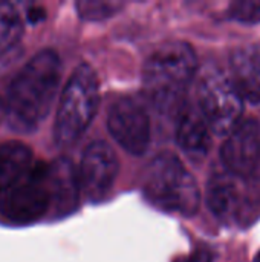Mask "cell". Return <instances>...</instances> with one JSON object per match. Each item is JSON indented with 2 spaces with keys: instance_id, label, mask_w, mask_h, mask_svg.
<instances>
[{
  "instance_id": "7c38bea8",
  "label": "cell",
  "mask_w": 260,
  "mask_h": 262,
  "mask_svg": "<svg viewBox=\"0 0 260 262\" xmlns=\"http://www.w3.org/2000/svg\"><path fill=\"white\" fill-rule=\"evenodd\" d=\"M231 81L242 100L260 104V43L233 51L230 58Z\"/></svg>"
},
{
  "instance_id": "277c9868",
  "label": "cell",
  "mask_w": 260,
  "mask_h": 262,
  "mask_svg": "<svg viewBox=\"0 0 260 262\" xmlns=\"http://www.w3.org/2000/svg\"><path fill=\"white\" fill-rule=\"evenodd\" d=\"M198 68L193 48L184 41H167L144 63V86L156 104L172 106L192 83Z\"/></svg>"
},
{
  "instance_id": "5bb4252c",
  "label": "cell",
  "mask_w": 260,
  "mask_h": 262,
  "mask_svg": "<svg viewBox=\"0 0 260 262\" xmlns=\"http://www.w3.org/2000/svg\"><path fill=\"white\" fill-rule=\"evenodd\" d=\"M210 126L202 115L188 109L185 111L178 123L176 141L184 154L193 160H202L211 146Z\"/></svg>"
},
{
  "instance_id": "ba28073f",
  "label": "cell",
  "mask_w": 260,
  "mask_h": 262,
  "mask_svg": "<svg viewBox=\"0 0 260 262\" xmlns=\"http://www.w3.org/2000/svg\"><path fill=\"white\" fill-rule=\"evenodd\" d=\"M107 129L113 140L132 155H143L149 147V115L146 109L132 98H121L110 107Z\"/></svg>"
},
{
  "instance_id": "52a82bcc",
  "label": "cell",
  "mask_w": 260,
  "mask_h": 262,
  "mask_svg": "<svg viewBox=\"0 0 260 262\" xmlns=\"http://www.w3.org/2000/svg\"><path fill=\"white\" fill-rule=\"evenodd\" d=\"M221 158L225 170L241 180L259 177L260 124L254 118L241 121L227 135Z\"/></svg>"
},
{
  "instance_id": "3957f363",
  "label": "cell",
  "mask_w": 260,
  "mask_h": 262,
  "mask_svg": "<svg viewBox=\"0 0 260 262\" xmlns=\"http://www.w3.org/2000/svg\"><path fill=\"white\" fill-rule=\"evenodd\" d=\"M100 103L97 72L87 63L78 64L70 74L57 107L54 140L58 146L75 143L93 120Z\"/></svg>"
},
{
  "instance_id": "30bf717a",
  "label": "cell",
  "mask_w": 260,
  "mask_h": 262,
  "mask_svg": "<svg viewBox=\"0 0 260 262\" xmlns=\"http://www.w3.org/2000/svg\"><path fill=\"white\" fill-rule=\"evenodd\" d=\"M48 178L52 192V215L61 218L78 207L80 180L74 164L66 158H58L48 167Z\"/></svg>"
},
{
  "instance_id": "8fae6325",
  "label": "cell",
  "mask_w": 260,
  "mask_h": 262,
  "mask_svg": "<svg viewBox=\"0 0 260 262\" xmlns=\"http://www.w3.org/2000/svg\"><path fill=\"white\" fill-rule=\"evenodd\" d=\"M239 178L218 172L208 180L207 203L213 215L224 223H236L244 210V195L238 184Z\"/></svg>"
},
{
  "instance_id": "d6986e66",
  "label": "cell",
  "mask_w": 260,
  "mask_h": 262,
  "mask_svg": "<svg viewBox=\"0 0 260 262\" xmlns=\"http://www.w3.org/2000/svg\"><path fill=\"white\" fill-rule=\"evenodd\" d=\"M46 12L41 6H31L26 12V17H28V21L29 23H38L44 18Z\"/></svg>"
},
{
  "instance_id": "2e32d148",
  "label": "cell",
  "mask_w": 260,
  "mask_h": 262,
  "mask_svg": "<svg viewBox=\"0 0 260 262\" xmlns=\"http://www.w3.org/2000/svg\"><path fill=\"white\" fill-rule=\"evenodd\" d=\"M124 5L120 2H93V0H80L75 3V8L78 11V15L89 21H100L106 20L116 12Z\"/></svg>"
},
{
  "instance_id": "e0dca14e",
  "label": "cell",
  "mask_w": 260,
  "mask_h": 262,
  "mask_svg": "<svg viewBox=\"0 0 260 262\" xmlns=\"http://www.w3.org/2000/svg\"><path fill=\"white\" fill-rule=\"evenodd\" d=\"M228 17L241 23H259L260 21V2L257 0H238L230 3Z\"/></svg>"
},
{
  "instance_id": "ac0fdd59",
  "label": "cell",
  "mask_w": 260,
  "mask_h": 262,
  "mask_svg": "<svg viewBox=\"0 0 260 262\" xmlns=\"http://www.w3.org/2000/svg\"><path fill=\"white\" fill-rule=\"evenodd\" d=\"M175 262H211V255L205 249H198L187 256L178 258Z\"/></svg>"
},
{
  "instance_id": "7a4b0ae2",
  "label": "cell",
  "mask_w": 260,
  "mask_h": 262,
  "mask_svg": "<svg viewBox=\"0 0 260 262\" xmlns=\"http://www.w3.org/2000/svg\"><path fill=\"white\" fill-rule=\"evenodd\" d=\"M144 196L159 210L193 216L199 210L201 193L195 177L179 158L162 152L153 158L143 177Z\"/></svg>"
},
{
  "instance_id": "5b68a950",
  "label": "cell",
  "mask_w": 260,
  "mask_h": 262,
  "mask_svg": "<svg viewBox=\"0 0 260 262\" xmlns=\"http://www.w3.org/2000/svg\"><path fill=\"white\" fill-rule=\"evenodd\" d=\"M49 164L37 163L29 173L0 195V216L14 226H26L52 212V192L48 178Z\"/></svg>"
},
{
  "instance_id": "6da1fadb",
  "label": "cell",
  "mask_w": 260,
  "mask_h": 262,
  "mask_svg": "<svg viewBox=\"0 0 260 262\" xmlns=\"http://www.w3.org/2000/svg\"><path fill=\"white\" fill-rule=\"evenodd\" d=\"M61 61L55 51L41 49L32 55L8 86L5 118L17 134H31L48 117L58 92Z\"/></svg>"
},
{
  "instance_id": "8992f818",
  "label": "cell",
  "mask_w": 260,
  "mask_h": 262,
  "mask_svg": "<svg viewBox=\"0 0 260 262\" xmlns=\"http://www.w3.org/2000/svg\"><path fill=\"white\" fill-rule=\"evenodd\" d=\"M201 115L216 135H228L242 120L244 100L224 72L207 69L198 86Z\"/></svg>"
},
{
  "instance_id": "44dd1931",
  "label": "cell",
  "mask_w": 260,
  "mask_h": 262,
  "mask_svg": "<svg viewBox=\"0 0 260 262\" xmlns=\"http://www.w3.org/2000/svg\"><path fill=\"white\" fill-rule=\"evenodd\" d=\"M254 262H260V252L257 253V256H256V259H254Z\"/></svg>"
},
{
  "instance_id": "9a60e30c",
  "label": "cell",
  "mask_w": 260,
  "mask_h": 262,
  "mask_svg": "<svg viewBox=\"0 0 260 262\" xmlns=\"http://www.w3.org/2000/svg\"><path fill=\"white\" fill-rule=\"evenodd\" d=\"M23 34L20 12L14 3L0 2V54L11 49Z\"/></svg>"
},
{
  "instance_id": "9c48e42d",
  "label": "cell",
  "mask_w": 260,
  "mask_h": 262,
  "mask_svg": "<svg viewBox=\"0 0 260 262\" xmlns=\"http://www.w3.org/2000/svg\"><path fill=\"white\" fill-rule=\"evenodd\" d=\"M118 169V158L107 143H90L83 152L78 169L81 192L93 203L101 201L110 192Z\"/></svg>"
},
{
  "instance_id": "4fadbf2b",
  "label": "cell",
  "mask_w": 260,
  "mask_h": 262,
  "mask_svg": "<svg viewBox=\"0 0 260 262\" xmlns=\"http://www.w3.org/2000/svg\"><path fill=\"white\" fill-rule=\"evenodd\" d=\"M32 150L18 140L0 143V195L18 184L32 169Z\"/></svg>"
},
{
  "instance_id": "ffe728a7",
  "label": "cell",
  "mask_w": 260,
  "mask_h": 262,
  "mask_svg": "<svg viewBox=\"0 0 260 262\" xmlns=\"http://www.w3.org/2000/svg\"><path fill=\"white\" fill-rule=\"evenodd\" d=\"M5 115H6V112H5V100L0 98V123L5 118Z\"/></svg>"
}]
</instances>
